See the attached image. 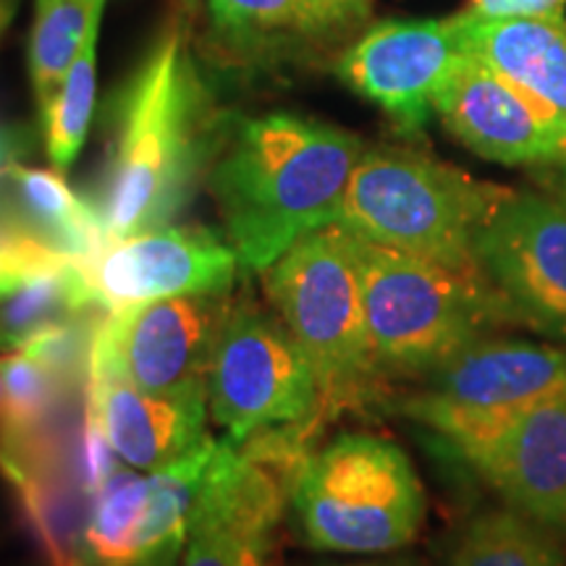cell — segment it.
I'll use <instances>...</instances> for the list:
<instances>
[{
    "label": "cell",
    "instance_id": "6da1fadb",
    "mask_svg": "<svg viewBox=\"0 0 566 566\" xmlns=\"http://www.w3.org/2000/svg\"><path fill=\"white\" fill-rule=\"evenodd\" d=\"M113 142L95 210L108 242L168 226L192 200L229 126L187 32L171 24L113 101Z\"/></svg>",
    "mask_w": 566,
    "mask_h": 566
},
{
    "label": "cell",
    "instance_id": "7a4b0ae2",
    "mask_svg": "<svg viewBox=\"0 0 566 566\" xmlns=\"http://www.w3.org/2000/svg\"><path fill=\"white\" fill-rule=\"evenodd\" d=\"M363 153L352 132L292 113L229 129L208 189L239 263L268 271L304 233L336 223Z\"/></svg>",
    "mask_w": 566,
    "mask_h": 566
},
{
    "label": "cell",
    "instance_id": "3957f363",
    "mask_svg": "<svg viewBox=\"0 0 566 566\" xmlns=\"http://www.w3.org/2000/svg\"><path fill=\"white\" fill-rule=\"evenodd\" d=\"M506 189L399 147L365 150L336 223L354 237L480 275L475 239Z\"/></svg>",
    "mask_w": 566,
    "mask_h": 566
},
{
    "label": "cell",
    "instance_id": "277c9868",
    "mask_svg": "<svg viewBox=\"0 0 566 566\" xmlns=\"http://www.w3.org/2000/svg\"><path fill=\"white\" fill-rule=\"evenodd\" d=\"M352 244L373 357L384 378H428L506 317L483 275L451 271L354 233Z\"/></svg>",
    "mask_w": 566,
    "mask_h": 566
},
{
    "label": "cell",
    "instance_id": "5b68a950",
    "mask_svg": "<svg viewBox=\"0 0 566 566\" xmlns=\"http://www.w3.org/2000/svg\"><path fill=\"white\" fill-rule=\"evenodd\" d=\"M265 292L313 365L323 424L373 401L384 375L367 334L352 233L338 223L304 233L265 271Z\"/></svg>",
    "mask_w": 566,
    "mask_h": 566
},
{
    "label": "cell",
    "instance_id": "8992f818",
    "mask_svg": "<svg viewBox=\"0 0 566 566\" xmlns=\"http://www.w3.org/2000/svg\"><path fill=\"white\" fill-rule=\"evenodd\" d=\"M307 546L378 556L420 535L424 493L401 446L370 433L338 436L304 459L292 493Z\"/></svg>",
    "mask_w": 566,
    "mask_h": 566
},
{
    "label": "cell",
    "instance_id": "52a82bcc",
    "mask_svg": "<svg viewBox=\"0 0 566 566\" xmlns=\"http://www.w3.org/2000/svg\"><path fill=\"white\" fill-rule=\"evenodd\" d=\"M208 407L233 443L281 424L321 420V391L307 354L279 313L252 296L231 304L208 370Z\"/></svg>",
    "mask_w": 566,
    "mask_h": 566
},
{
    "label": "cell",
    "instance_id": "ba28073f",
    "mask_svg": "<svg viewBox=\"0 0 566 566\" xmlns=\"http://www.w3.org/2000/svg\"><path fill=\"white\" fill-rule=\"evenodd\" d=\"M566 386V349L530 342H478L428 375V386L401 405L459 457L472 454L527 407Z\"/></svg>",
    "mask_w": 566,
    "mask_h": 566
},
{
    "label": "cell",
    "instance_id": "9c48e42d",
    "mask_svg": "<svg viewBox=\"0 0 566 566\" xmlns=\"http://www.w3.org/2000/svg\"><path fill=\"white\" fill-rule=\"evenodd\" d=\"M475 260L509 321L566 342V197L506 189L480 226Z\"/></svg>",
    "mask_w": 566,
    "mask_h": 566
},
{
    "label": "cell",
    "instance_id": "30bf717a",
    "mask_svg": "<svg viewBox=\"0 0 566 566\" xmlns=\"http://www.w3.org/2000/svg\"><path fill=\"white\" fill-rule=\"evenodd\" d=\"M470 45L462 13L451 19L384 21L338 61L354 92L380 105L401 132L417 134L436 113V97L462 66Z\"/></svg>",
    "mask_w": 566,
    "mask_h": 566
},
{
    "label": "cell",
    "instance_id": "8fae6325",
    "mask_svg": "<svg viewBox=\"0 0 566 566\" xmlns=\"http://www.w3.org/2000/svg\"><path fill=\"white\" fill-rule=\"evenodd\" d=\"M105 313L187 294L231 292L239 254L202 226H160L111 242L82 263Z\"/></svg>",
    "mask_w": 566,
    "mask_h": 566
},
{
    "label": "cell",
    "instance_id": "7c38bea8",
    "mask_svg": "<svg viewBox=\"0 0 566 566\" xmlns=\"http://www.w3.org/2000/svg\"><path fill=\"white\" fill-rule=\"evenodd\" d=\"M231 304L229 292L134 304L103 317L97 338L145 391L202 388Z\"/></svg>",
    "mask_w": 566,
    "mask_h": 566
},
{
    "label": "cell",
    "instance_id": "4fadbf2b",
    "mask_svg": "<svg viewBox=\"0 0 566 566\" xmlns=\"http://www.w3.org/2000/svg\"><path fill=\"white\" fill-rule=\"evenodd\" d=\"M84 405L95 409L116 457L147 475L208 438V386L179 394L145 391L124 373L97 334L90 352Z\"/></svg>",
    "mask_w": 566,
    "mask_h": 566
},
{
    "label": "cell",
    "instance_id": "5bb4252c",
    "mask_svg": "<svg viewBox=\"0 0 566 566\" xmlns=\"http://www.w3.org/2000/svg\"><path fill=\"white\" fill-rule=\"evenodd\" d=\"M464 462L516 512L566 533V386L527 407Z\"/></svg>",
    "mask_w": 566,
    "mask_h": 566
},
{
    "label": "cell",
    "instance_id": "9a60e30c",
    "mask_svg": "<svg viewBox=\"0 0 566 566\" xmlns=\"http://www.w3.org/2000/svg\"><path fill=\"white\" fill-rule=\"evenodd\" d=\"M436 116L485 160L504 166H566L562 145L537 113L472 53L436 97Z\"/></svg>",
    "mask_w": 566,
    "mask_h": 566
},
{
    "label": "cell",
    "instance_id": "2e32d148",
    "mask_svg": "<svg viewBox=\"0 0 566 566\" xmlns=\"http://www.w3.org/2000/svg\"><path fill=\"white\" fill-rule=\"evenodd\" d=\"M470 53L537 113L566 160V19H488L462 11Z\"/></svg>",
    "mask_w": 566,
    "mask_h": 566
},
{
    "label": "cell",
    "instance_id": "e0dca14e",
    "mask_svg": "<svg viewBox=\"0 0 566 566\" xmlns=\"http://www.w3.org/2000/svg\"><path fill=\"white\" fill-rule=\"evenodd\" d=\"M9 176L21 208L19 218H9L32 237L42 239L69 258L87 263L108 247L103 221L95 205L84 202L69 189L59 171L24 168L19 163L3 168Z\"/></svg>",
    "mask_w": 566,
    "mask_h": 566
},
{
    "label": "cell",
    "instance_id": "ac0fdd59",
    "mask_svg": "<svg viewBox=\"0 0 566 566\" xmlns=\"http://www.w3.org/2000/svg\"><path fill=\"white\" fill-rule=\"evenodd\" d=\"M216 449L218 441L208 436L176 462L147 475V501L137 535V566L176 564L181 548L187 546L189 522Z\"/></svg>",
    "mask_w": 566,
    "mask_h": 566
},
{
    "label": "cell",
    "instance_id": "d6986e66",
    "mask_svg": "<svg viewBox=\"0 0 566 566\" xmlns=\"http://www.w3.org/2000/svg\"><path fill=\"white\" fill-rule=\"evenodd\" d=\"M90 307H101L92 296L80 260L55 254L3 300L0 307V349H21L38 331L69 321Z\"/></svg>",
    "mask_w": 566,
    "mask_h": 566
},
{
    "label": "cell",
    "instance_id": "ffe728a7",
    "mask_svg": "<svg viewBox=\"0 0 566 566\" xmlns=\"http://www.w3.org/2000/svg\"><path fill=\"white\" fill-rule=\"evenodd\" d=\"M446 566H562V554L548 527L509 506L475 516Z\"/></svg>",
    "mask_w": 566,
    "mask_h": 566
},
{
    "label": "cell",
    "instance_id": "44dd1931",
    "mask_svg": "<svg viewBox=\"0 0 566 566\" xmlns=\"http://www.w3.org/2000/svg\"><path fill=\"white\" fill-rule=\"evenodd\" d=\"M147 478L116 470L90 499L84 554L92 566H137V535L145 514Z\"/></svg>",
    "mask_w": 566,
    "mask_h": 566
},
{
    "label": "cell",
    "instance_id": "7402d4cb",
    "mask_svg": "<svg viewBox=\"0 0 566 566\" xmlns=\"http://www.w3.org/2000/svg\"><path fill=\"white\" fill-rule=\"evenodd\" d=\"M103 6L105 0H38L30 71L40 108L55 95L90 32L101 24Z\"/></svg>",
    "mask_w": 566,
    "mask_h": 566
},
{
    "label": "cell",
    "instance_id": "603a6c76",
    "mask_svg": "<svg viewBox=\"0 0 566 566\" xmlns=\"http://www.w3.org/2000/svg\"><path fill=\"white\" fill-rule=\"evenodd\" d=\"M0 375L6 388L0 443H24L45 436L48 422L71 388L24 349H11L0 357Z\"/></svg>",
    "mask_w": 566,
    "mask_h": 566
},
{
    "label": "cell",
    "instance_id": "cb8c5ba5",
    "mask_svg": "<svg viewBox=\"0 0 566 566\" xmlns=\"http://www.w3.org/2000/svg\"><path fill=\"white\" fill-rule=\"evenodd\" d=\"M97 34H101V24L90 32L82 53L71 63L69 74L63 76L55 95L48 101L45 108H40L42 122H45L48 155L59 171H66L74 163L90 132L92 111H95Z\"/></svg>",
    "mask_w": 566,
    "mask_h": 566
},
{
    "label": "cell",
    "instance_id": "d4e9b609",
    "mask_svg": "<svg viewBox=\"0 0 566 566\" xmlns=\"http://www.w3.org/2000/svg\"><path fill=\"white\" fill-rule=\"evenodd\" d=\"M208 3L212 19L223 32L244 34V38L275 32H323L307 0H208Z\"/></svg>",
    "mask_w": 566,
    "mask_h": 566
},
{
    "label": "cell",
    "instance_id": "484cf974",
    "mask_svg": "<svg viewBox=\"0 0 566 566\" xmlns=\"http://www.w3.org/2000/svg\"><path fill=\"white\" fill-rule=\"evenodd\" d=\"M55 254H63L32 237L9 218H0V302L9 300L30 275L51 263Z\"/></svg>",
    "mask_w": 566,
    "mask_h": 566
},
{
    "label": "cell",
    "instance_id": "4316f807",
    "mask_svg": "<svg viewBox=\"0 0 566 566\" xmlns=\"http://www.w3.org/2000/svg\"><path fill=\"white\" fill-rule=\"evenodd\" d=\"M113 446L105 436L101 420H97L95 409L84 405L82 420V441H80V464H76V480H80V491L92 499L105 480L116 472V459H113Z\"/></svg>",
    "mask_w": 566,
    "mask_h": 566
},
{
    "label": "cell",
    "instance_id": "83f0119b",
    "mask_svg": "<svg viewBox=\"0 0 566 566\" xmlns=\"http://www.w3.org/2000/svg\"><path fill=\"white\" fill-rule=\"evenodd\" d=\"M566 0H470V11L488 19L564 17Z\"/></svg>",
    "mask_w": 566,
    "mask_h": 566
},
{
    "label": "cell",
    "instance_id": "f1b7e54d",
    "mask_svg": "<svg viewBox=\"0 0 566 566\" xmlns=\"http://www.w3.org/2000/svg\"><path fill=\"white\" fill-rule=\"evenodd\" d=\"M310 9L321 21V30H344L367 17L373 0H307Z\"/></svg>",
    "mask_w": 566,
    "mask_h": 566
},
{
    "label": "cell",
    "instance_id": "f546056e",
    "mask_svg": "<svg viewBox=\"0 0 566 566\" xmlns=\"http://www.w3.org/2000/svg\"><path fill=\"white\" fill-rule=\"evenodd\" d=\"M328 566H420V562L412 556H391V558H373V562H357V564H328Z\"/></svg>",
    "mask_w": 566,
    "mask_h": 566
},
{
    "label": "cell",
    "instance_id": "4dcf8cb0",
    "mask_svg": "<svg viewBox=\"0 0 566 566\" xmlns=\"http://www.w3.org/2000/svg\"><path fill=\"white\" fill-rule=\"evenodd\" d=\"M239 566H265L263 551L252 548V546H244L242 558H239Z\"/></svg>",
    "mask_w": 566,
    "mask_h": 566
},
{
    "label": "cell",
    "instance_id": "1f68e13d",
    "mask_svg": "<svg viewBox=\"0 0 566 566\" xmlns=\"http://www.w3.org/2000/svg\"><path fill=\"white\" fill-rule=\"evenodd\" d=\"M17 3L19 0H0V32L9 27L13 11H17Z\"/></svg>",
    "mask_w": 566,
    "mask_h": 566
},
{
    "label": "cell",
    "instance_id": "d6a6232c",
    "mask_svg": "<svg viewBox=\"0 0 566 566\" xmlns=\"http://www.w3.org/2000/svg\"><path fill=\"white\" fill-rule=\"evenodd\" d=\"M3 407H6V388H3V375H0V417H3Z\"/></svg>",
    "mask_w": 566,
    "mask_h": 566
},
{
    "label": "cell",
    "instance_id": "836d02e7",
    "mask_svg": "<svg viewBox=\"0 0 566 566\" xmlns=\"http://www.w3.org/2000/svg\"><path fill=\"white\" fill-rule=\"evenodd\" d=\"M0 158H3V147H0Z\"/></svg>",
    "mask_w": 566,
    "mask_h": 566
}]
</instances>
